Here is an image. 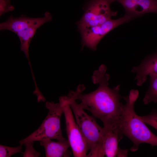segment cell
Masks as SVG:
<instances>
[{
    "label": "cell",
    "instance_id": "cell-1",
    "mask_svg": "<svg viewBox=\"0 0 157 157\" xmlns=\"http://www.w3.org/2000/svg\"><path fill=\"white\" fill-rule=\"evenodd\" d=\"M107 68L102 65L95 72L93 76L94 83L99 84L95 90L87 94L82 93L85 89L83 85L78 86L75 91L69 94L84 110L90 112L95 117L100 119L103 125L117 122L124 105L120 101L122 98L119 94V85L111 89L109 87L110 76L106 74Z\"/></svg>",
    "mask_w": 157,
    "mask_h": 157
},
{
    "label": "cell",
    "instance_id": "cell-2",
    "mask_svg": "<svg viewBox=\"0 0 157 157\" xmlns=\"http://www.w3.org/2000/svg\"><path fill=\"white\" fill-rule=\"evenodd\" d=\"M138 96V90L132 89L127 96L124 97L126 103L123 105L117 122L118 128L123 135L132 142L133 145L130 149L132 152L136 151L142 143L153 147L157 146V136L149 130L135 112L134 105Z\"/></svg>",
    "mask_w": 157,
    "mask_h": 157
},
{
    "label": "cell",
    "instance_id": "cell-3",
    "mask_svg": "<svg viewBox=\"0 0 157 157\" xmlns=\"http://www.w3.org/2000/svg\"><path fill=\"white\" fill-rule=\"evenodd\" d=\"M67 98L76 123L87 142L88 157H104L103 144L104 129L92 117L87 114L76 100L68 94Z\"/></svg>",
    "mask_w": 157,
    "mask_h": 157
},
{
    "label": "cell",
    "instance_id": "cell-4",
    "mask_svg": "<svg viewBox=\"0 0 157 157\" xmlns=\"http://www.w3.org/2000/svg\"><path fill=\"white\" fill-rule=\"evenodd\" d=\"M65 104L64 96L60 97L58 103L47 101L45 106L48 112L45 119L37 130L19 141L20 144L46 138L60 141L67 140L63 136L60 126L61 117L64 113Z\"/></svg>",
    "mask_w": 157,
    "mask_h": 157
},
{
    "label": "cell",
    "instance_id": "cell-5",
    "mask_svg": "<svg viewBox=\"0 0 157 157\" xmlns=\"http://www.w3.org/2000/svg\"><path fill=\"white\" fill-rule=\"evenodd\" d=\"M113 0H90L80 20L76 23L78 28L102 24L116 15L117 11L110 8Z\"/></svg>",
    "mask_w": 157,
    "mask_h": 157
},
{
    "label": "cell",
    "instance_id": "cell-6",
    "mask_svg": "<svg viewBox=\"0 0 157 157\" xmlns=\"http://www.w3.org/2000/svg\"><path fill=\"white\" fill-rule=\"evenodd\" d=\"M134 17L126 14L116 19H111L104 23L96 26L78 28L81 35L82 47L86 46L95 50L101 40L108 33L119 25L128 22Z\"/></svg>",
    "mask_w": 157,
    "mask_h": 157
},
{
    "label": "cell",
    "instance_id": "cell-7",
    "mask_svg": "<svg viewBox=\"0 0 157 157\" xmlns=\"http://www.w3.org/2000/svg\"><path fill=\"white\" fill-rule=\"evenodd\" d=\"M64 110L66 130L70 147L75 157H87L88 151L86 140L78 128L74 119L66 96Z\"/></svg>",
    "mask_w": 157,
    "mask_h": 157
},
{
    "label": "cell",
    "instance_id": "cell-8",
    "mask_svg": "<svg viewBox=\"0 0 157 157\" xmlns=\"http://www.w3.org/2000/svg\"><path fill=\"white\" fill-rule=\"evenodd\" d=\"M104 130L103 148L104 156L107 157H126L128 150L122 149L119 143L123 135L117 123L104 125Z\"/></svg>",
    "mask_w": 157,
    "mask_h": 157
},
{
    "label": "cell",
    "instance_id": "cell-9",
    "mask_svg": "<svg viewBox=\"0 0 157 157\" xmlns=\"http://www.w3.org/2000/svg\"><path fill=\"white\" fill-rule=\"evenodd\" d=\"M52 16L50 13L46 12L44 16L42 17L31 18L22 15L20 17L15 18L10 15L4 22L0 24V30H8L15 33L31 26L40 25L50 22Z\"/></svg>",
    "mask_w": 157,
    "mask_h": 157
},
{
    "label": "cell",
    "instance_id": "cell-10",
    "mask_svg": "<svg viewBox=\"0 0 157 157\" xmlns=\"http://www.w3.org/2000/svg\"><path fill=\"white\" fill-rule=\"evenodd\" d=\"M121 4L126 14L134 18L147 13H157V0H113Z\"/></svg>",
    "mask_w": 157,
    "mask_h": 157
},
{
    "label": "cell",
    "instance_id": "cell-11",
    "mask_svg": "<svg viewBox=\"0 0 157 157\" xmlns=\"http://www.w3.org/2000/svg\"><path fill=\"white\" fill-rule=\"evenodd\" d=\"M131 72L136 73L135 79L139 86L146 81L148 75L157 76V53L147 57L139 65L133 67Z\"/></svg>",
    "mask_w": 157,
    "mask_h": 157
},
{
    "label": "cell",
    "instance_id": "cell-12",
    "mask_svg": "<svg viewBox=\"0 0 157 157\" xmlns=\"http://www.w3.org/2000/svg\"><path fill=\"white\" fill-rule=\"evenodd\" d=\"M39 142L44 148L46 157H69L72 153L68 149L70 145L68 140L56 142L46 138Z\"/></svg>",
    "mask_w": 157,
    "mask_h": 157
},
{
    "label": "cell",
    "instance_id": "cell-13",
    "mask_svg": "<svg viewBox=\"0 0 157 157\" xmlns=\"http://www.w3.org/2000/svg\"><path fill=\"white\" fill-rule=\"evenodd\" d=\"M41 26L40 25L31 26L16 33L19 40L20 43V50L24 53L28 60L33 76H34V75L30 61L29 48L30 42L34 37L37 29Z\"/></svg>",
    "mask_w": 157,
    "mask_h": 157
},
{
    "label": "cell",
    "instance_id": "cell-14",
    "mask_svg": "<svg viewBox=\"0 0 157 157\" xmlns=\"http://www.w3.org/2000/svg\"><path fill=\"white\" fill-rule=\"evenodd\" d=\"M143 101L145 105L157 103V76L150 77L149 86Z\"/></svg>",
    "mask_w": 157,
    "mask_h": 157
},
{
    "label": "cell",
    "instance_id": "cell-15",
    "mask_svg": "<svg viewBox=\"0 0 157 157\" xmlns=\"http://www.w3.org/2000/svg\"><path fill=\"white\" fill-rule=\"evenodd\" d=\"M22 145L16 147H11L0 145V157H10L13 155L21 152Z\"/></svg>",
    "mask_w": 157,
    "mask_h": 157
},
{
    "label": "cell",
    "instance_id": "cell-16",
    "mask_svg": "<svg viewBox=\"0 0 157 157\" xmlns=\"http://www.w3.org/2000/svg\"><path fill=\"white\" fill-rule=\"evenodd\" d=\"M140 118L146 124L151 126L156 130L157 132V111L153 110L147 115L139 116Z\"/></svg>",
    "mask_w": 157,
    "mask_h": 157
},
{
    "label": "cell",
    "instance_id": "cell-17",
    "mask_svg": "<svg viewBox=\"0 0 157 157\" xmlns=\"http://www.w3.org/2000/svg\"><path fill=\"white\" fill-rule=\"evenodd\" d=\"M34 142H24L23 145L25 147V150L24 153H22L23 157H38L40 156L41 154L35 150L33 147Z\"/></svg>",
    "mask_w": 157,
    "mask_h": 157
},
{
    "label": "cell",
    "instance_id": "cell-18",
    "mask_svg": "<svg viewBox=\"0 0 157 157\" xmlns=\"http://www.w3.org/2000/svg\"><path fill=\"white\" fill-rule=\"evenodd\" d=\"M11 0H0V16L13 11L15 8L11 5Z\"/></svg>",
    "mask_w": 157,
    "mask_h": 157
}]
</instances>
